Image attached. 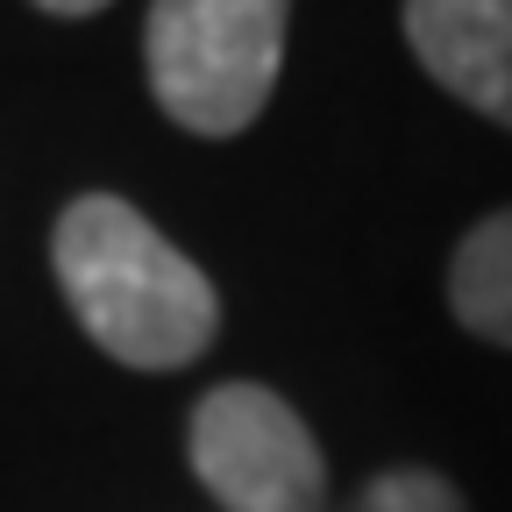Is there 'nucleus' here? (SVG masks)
<instances>
[{"label": "nucleus", "instance_id": "6", "mask_svg": "<svg viewBox=\"0 0 512 512\" xmlns=\"http://www.w3.org/2000/svg\"><path fill=\"white\" fill-rule=\"evenodd\" d=\"M342 512H470L441 470H377Z\"/></svg>", "mask_w": 512, "mask_h": 512}, {"label": "nucleus", "instance_id": "4", "mask_svg": "<svg viewBox=\"0 0 512 512\" xmlns=\"http://www.w3.org/2000/svg\"><path fill=\"white\" fill-rule=\"evenodd\" d=\"M406 43L441 93L512 128V0H406Z\"/></svg>", "mask_w": 512, "mask_h": 512}, {"label": "nucleus", "instance_id": "2", "mask_svg": "<svg viewBox=\"0 0 512 512\" xmlns=\"http://www.w3.org/2000/svg\"><path fill=\"white\" fill-rule=\"evenodd\" d=\"M292 0H150L143 64L157 107L185 136L228 143L271 107Z\"/></svg>", "mask_w": 512, "mask_h": 512}, {"label": "nucleus", "instance_id": "7", "mask_svg": "<svg viewBox=\"0 0 512 512\" xmlns=\"http://www.w3.org/2000/svg\"><path fill=\"white\" fill-rule=\"evenodd\" d=\"M36 8H43V15H100L107 0H36Z\"/></svg>", "mask_w": 512, "mask_h": 512}, {"label": "nucleus", "instance_id": "5", "mask_svg": "<svg viewBox=\"0 0 512 512\" xmlns=\"http://www.w3.org/2000/svg\"><path fill=\"white\" fill-rule=\"evenodd\" d=\"M448 313L463 320V335L512 349V207L484 214L456 256H448Z\"/></svg>", "mask_w": 512, "mask_h": 512}, {"label": "nucleus", "instance_id": "1", "mask_svg": "<svg viewBox=\"0 0 512 512\" xmlns=\"http://www.w3.org/2000/svg\"><path fill=\"white\" fill-rule=\"evenodd\" d=\"M50 271L79 328L128 370H185L221 335V292L192 256L114 192H79L50 228Z\"/></svg>", "mask_w": 512, "mask_h": 512}, {"label": "nucleus", "instance_id": "3", "mask_svg": "<svg viewBox=\"0 0 512 512\" xmlns=\"http://www.w3.org/2000/svg\"><path fill=\"white\" fill-rule=\"evenodd\" d=\"M185 456L221 512H328V456L271 384H214L185 420Z\"/></svg>", "mask_w": 512, "mask_h": 512}]
</instances>
